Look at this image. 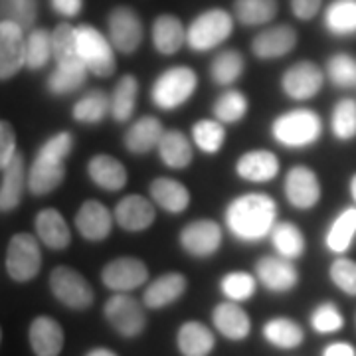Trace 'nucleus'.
Segmentation results:
<instances>
[{"instance_id": "obj_1", "label": "nucleus", "mask_w": 356, "mask_h": 356, "mask_svg": "<svg viewBox=\"0 0 356 356\" xmlns=\"http://www.w3.org/2000/svg\"><path fill=\"white\" fill-rule=\"evenodd\" d=\"M280 208L266 192H243L234 196L224 208V228L242 243H257L269 238Z\"/></svg>"}, {"instance_id": "obj_2", "label": "nucleus", "mask_w": 356, "mask_h": 356, "mask_svg": "<svg viewBox=\"0 0 356 356\" xmlns=\"http://www.w3.org/2000/svg\"><path fill=\"white\" fill-rule=\"evenodd\" d=\"M269 133L273 140L285 149H309L323 137V119L309 107H295L277 115Z\"/></svg>"}, {"instance_id": "obj_3", "label": "nucleus", "mask_w": 356, "mask_h": 356, "mask_svg": "<svg viewBox=\"0 0 356 356\" xmlns=\"http://www.w3.org/2000/svg\"><path fill=\"white\" fill-rule=\"evenodd\" d=\"M198 89V74L188 65L166 67L151 86V102L161 111H177Z\"/></svg>"}, {"instance_id": "obj_4", "label": "nucleus", "mask_w": 356, "mask_h": 356, "mask_svg": "<svg viewBox=\"0 0 356 356\" xmlns=\"http://www.w3.org/2000/svg\"><path fill=\"white\" fill-rule=\"evenodd\" d=\"M234 32V18L232 14L222 8H210L198 14L191 26L186 28V46L192 51L216 50Z\"/></svg>"}, {"instance_id": "obj_5", "label": "nucleus", "mask_w": 356, "mask_h": 356, "mask_svg": "<svg viewBox=\"0 0 356 356\" xmlns=\"http://www.w3.org/2000/svg\"><path fill=\"white\" fill-rule=\"evenodd\" d=\"M77 32V54L86 64L89 74L95 77L113 76L117 70L115 48L111 40L105 38L97 28L81 24L76 28Z\"/></svg>"}, {"instance_id": "obj_6", "label": "nucleus", "mask_w": 356, "mask_h": 356, "mask_svg": "<svg viewBox=\"0 0 356 356\" xmlns=\"http://www.w3.org/2000/svg\"><path fill=\"white\" fill-rule=\"evenodd\" d=\"M103 315L109 327L123 339H137L147 327L145 305L129 293H113L105 301Z\"/></svg>"}, {"instance_id": "obj_7", "label": "nucleus", "mask_w": 356, "mask_h": 356, "mask_svg": "<svg viewBox=\"0 0 356 356\" xmlns=\"http://www.w3.org/2000/svg\"><path fill=\"white\" fill-rule=\"evenodd\" d=\"M224 242V228L216 220L198 218L192 220L186 226H182L178 234V243L184 254L196 259H208L216 255Z\"/></svg>"}, {"instance_id": "obj_8", "label": "nucleus", "mask_w": 356, "mask_h": 356, "mask_svg": "<svg viewBox=\"0 0 356 356\" xmlns=\"http://www.w3.org/2000/svg\"><path fill=\"white\" fill-rule=\"evenodd\" d=\"M42 269L40 242L32 234H16L6 250V271L16 283L32 281Z\"/></svg>"}, {"instance_id": "obj_9", "label": "nucleus", "mask_w": 356, "mask_h": 356, "mask_svg": "<svg viewBox=\"0 0 356 356\" xmlns=\"http://www.w3.org/2000/svg\"><path fill=\"white\" fill-rule=\"evenodd\" d=\"M50 289L62 305L74 311H86L95 299L89 281L79 271L65 266L56 267L50 273Z\"/></svg>"}, {"instance_id": "obj_10", "label": "nucleus", "mask_w": 356, "mask_h": 356, "mask_svg": "<svg viewBox=\"0 0 356 356\" xmlns=\"http://www.w3.org/2000/svg\"><path fill=\"white\" fill-rule=\"evenodd\" d=\"M325 72L315 62L301 60L289 65L281 76V91L293 102L315 99L325 86Z\"/></svg>"}, {"instance_id": "obj_11", "label": "nucleus", "mask_w": 356, "mask_h": 356, "mask_svg": "<svg viewBox=\"0 0 356 356\" xmlns=\"http://www.w3.org/2000/svg\"><path fill=\"white\" fill-rule=\"evenodd\" d=\"M283 194L295 210H313L323 198V184L309 165H293L283 178Z\"/></svg>"}, {"instance_id": "obj_12", "label": "nucleus", "mask_w": 356, "mask_h": 356, "mask_svg": "<svg viewBox=\"0 0 356 356\" xmlns=\"http://www.w3.org/2000/svg\"><path fill=\"white\" fill-rule=\"evenodd\" d=\"M103 285L113 293H131L149 281V267L135 255L115 257L102 269Z\"/></svg>"}, {"instance_id": "obj_13", "label": "nucleus", "mask_w": 356, "mask_h": 356, "mask_svg": "<svg viewBox=\"0 0 356 356\" xmlns=\"http://www.w3.org/2000/svg\"><path fill=\"white\" fill-rule=\"evenodd\" d=\"M107 30L115 50L125 56H131L139 50L145 38L139 14L131 6H115L107 16Z\"/></svg>"}, {"instance_id": "obj_14", "label": "nucleus", "mask_w": 356, "mask_h": 356, "mask_svg": "<svg viewBox=\"0 0 356 356\" xmlns=\"http://www.w3.org/2000/svg\"><path fill=\"white\" fill-rule=\"evenodd\" d=\"M254 275L264 289L275 295L293 291L301 280L295 261H289L277 254L259 257L254 266Z\"/></svg>"}, {"instance_id": "obj_15", "label": "nucleus", "mask_w": 356, "mask_h": 356, "mask_svg": "<svg viewBox=\"0 0 356 356\" xmlns=\"http://www.w3.org/2000/svg\"><path fill=\"white\" fill-rule=\"evenodd\" d=\"M62 156L48 153L40 147L28 170V191L34 196H46L54 192L65 178V166Z\"/></svg>"}, {"instance_id": "obj_16", "label": "nucleus", "mask_w": 356, "mask_h": 356, "mask_svg": "<svg viewBox=\"0 0 356 356\" xmlns=\"http://www.w3.org/2000/svg\"><path fill=\"white\" fill-rule=\"evenodd\" d=\"M115 224L129 234H139L149 229L156 220V206L143 194L123 196L113 210Z\"/></svg>"}, {"instance_id": "obj_17", "label": "nucleus", "mask_w": 356, "mask_h": 356, "mask_svg": "<svg viewBox=\"0 0 356 356\" xmlns=\"http://www.w3.org/2000/svg\"><path fill=\"white\" fill-rule=\"evenodd\" d=\"M24 65V30L14 22H0V81L13 79Z\"/></svg>"}, {"instance_id": "obj_18", "label": "nucleus", "mask_w": 356, "mask_h": 356, "mask_svg": "<svg viewBox=\"0 0 356 356\" xmlns=\"http://www.w3.org/2000/svg\"><path fill=\"white\" fill-rule=\"evenodd\" d=\"M297 30L289 24H275L261 30L252 40V54L257 60H280L297 48Z\"/></svg>"}, {"instance_id": "obj_19", "label": "nucleus", "mask_w": 356, "mask_h": 356, "mask_svg": "<svg viewBox=\"0 0 356 356\" xmlns=\"http://www.w3.org/2000/svg\"><path fill=\"white\" fill-rule=\"evenodd\" d=\"M234 170L245 182L266 184L280 175V156L273 151H267V149H250V151H245L238 156Z\"/></svg>"}, {"instance_id": "obj_20", "label": "nucleus", "mask_w": 356, "mask_h": 356, "mask_svg": "<svg viewBox=\"0 0 356 356\" xmlns=\"http://www.w3.org/2000/svg\"><path fill=\"white\" fill-rule=\"evenodd\" d=\"M115 224L113 212L99 200H86L76 214V228L88 242H103L111 236Z\"/></svg>"}, {"instance_id": "obj_21", "label": "nucleus", "mask_w": 356, "mask_h": 356, "mask_svg": "<svg viewBox=\"0 0 356 356\" xmlns=\"http://www.w3.org/2000/svg\"><path fill=\"white\" fill-rule=\"evenodd\" d=\"M165 131V125L159 117L143 115L129 125L123 135V145L131 154H149L151 151H156Z\"/></svg>"}, {"instance_id": "obj_22", "label": "nucleus", "mask_w": 356, "mask_h": 356, "mask_svg": "<svg viewBox=\"0 0 356 356\" xmlns=\"http://www.w3.org/2000/svg\"><path fill=\"white\" fill-rule=\"evenodd\" d=\"M188 289V280L180 271H168L153 280L143 293V305L147 309H165L177 303Z\"/></svg>"}, {"instance_id": "obj_23", "label": "nucleus", "mask_w": 356, "mask_h": 356, "mask_svg": "<svg viewBox=\"0 0 356 356\" xmlns=\"http://www.w3.org/2000/svg\"><path fill=\"white\" fill-rule=\"evenodd\" d=\"M212 325L228 341H245L252 332V318L240 303L222 301L212 311Z\"/></svg>"}, {"instance_id": "obj_24", "label": "nucleus", "mask_w": 356, "mask_h": 356, "mask_svg": "<svg viewBox=\"0 0 356 356\" xmlns=\"http://www.w3.org/2000/svg\"><path fill=\"white\" fill-rule=\"evenodd\" d=\"M149 196L156 208H161L166 214H182L191 206V191L186 184L170 177L154 178L149 186Z\"/></svg>"}, {"instance_id": "obj_25", "label": "nucleus", "mask_w": 356, "mask_h": 356, "mask_svg": "<svg viewBox=\"0 0 356 356\" xmlns=\"http://www.w3.org/2000/svg\"><path fill=\"white\" fill-rule=\"evenodd\" d=\"M88 175L95 186L105 192H119L127 186L129 172L125 165L111 154H95L88 163Z\"/></svg>"}, {"instance_id": "obj_26", "label": "nucleus", "mask_w": 356, "mask_h": 356, "mask_svg": "<svg viewBox=\"0 0 356 356\" xmlns=\"http://www.w3.org/2000/svg\"><path fill=\"white\" fill-rule=\"evenodd\" d=\"M24 188H28L24 156L22 153H16L13 163L2 170V182H0V212L2 214H8L20 206Z\"/></svg>"}, {"instance_id": "obj_27", "label": "nucleus", "mask_w": 356, "mask_h": 356, "mask_svg": "<svg viewBox=\"0 0 356 356\" xmlns=\"http://www.w3.org/2000/svg\"><path fill=\"white\" fill-rule=\"evenodd\" d=\"M32 353L36 356H60L64 348V329L56 318L36 317L28 331Z\"/></svg>"}, {"instance_id": "obj_28", "label": "nucleus", "mask_w": 356, "mask_h": 356, "mask_svg": "<svg viewBox=\"0 0 356 356\" xmlns=\"http://www.w3.org/2000/svg\"><path fill=\"white\" fill-rule=\"evenodd\" d=\"M356 242V206H346L325 232V248L332 255H346Z\"/></svg>"}, {"instance_id": "obj_29", "label": "nucleus", "mask_w": 356, "mask_h": 356, "mask_svg": "<svg viewBox=\"0 0 356 356\" xmlns=\"http://www.w3.org/2000/svg\"><path fill=\"white\" fill-rule=\"evenodd\" d=\"M34 226H36L38 240L46 248H50L54 252H62L65 248H70V243H72V232L67 228L65 218L56 208H44V210H40Z\"/></svg>"}, {"instance_id": "obj_30", "label": "nucleus", "mask_w": 356, "mask_h": 356, "mask_svg": "<svg viewBox=\"0 0 356 356\" xmlns=\"http://www.w3.org/2000/svg\"><path fill=\"white\" fill-rule=\"evenodd\" d=\"M177 346L182 356H210L216 346V337L200 321H186L177 332Z\"/></svg>"}, {"instance_id": "obj_31", "label": "nucleus", "mask_w": 356, "mask_h": 356, "mask_svg": "<svg viewBox=\"0 0 356 356\" xmlns=\"http://www.w3.org/2000/svg\"><path fill=\"white\" fill-rule=\"evenodd\" d=\"M156 153H159V159L163 161V165L172 170H184L194 161L192 140L178 129H166L163 139L156 147Z\"/></svg>"}, {"instance_id": "obj_32", "label": "nucleus", "mask_w": 356, "mask_h": 356, "mask_svg": "<svg viewBox=\"0 0 356 356\" xmlns=\"http://www.w3.org/2000/svg\"><path fill=\"white\" fill-rule=\"evenodd\" d=\"M186 44V28L172 14H161L153 22V46L163 56H175Z\"/></svg>"}, {"instance_id": "obj_33", "label": "nucleus", "mask_w": 356, "mask_h": 356, "mask_svg": "<svg viewBox=\"0 0 356 356\" xmlns=\"http://www.w3.org/2000/svg\"><path fill=\"white\" fill-rule=\"evenodd\" d=\"M269 243L273 245V252L289 261L301 259L307 252V238L303 229L293 222H277L271 234H269Z\"/></svg>"}, {"instance_id": "obj_34", "label": "nucleus", "mask_w": 356, "mask_h": 356, "mask_svg": "<svg viewBox=\"0 0 356 356\" xmlns=\"http://www.w3.org/2000/svg\"><path fill=\"white\" fill-rule=\"evenodd\" d=\"M72 115L81 125H99L111 115V95L103 89H89L77 99Z\"/></svg>"}, {"instance_id": "obj_35", "label": "nucleus", "mask_w": 356, "mask_h": 356, "mask_svg": "<svg viewBox=\"0 0 356 356\" xmlns=\"http://www.w3.org/2000/svg\"><path fill=\"white\" fill-rule=\"evenodd\" d=\"M88 74V67H86V64L81 60L56 64L54 72L48 76L46 88L56 97L70 95V93H74V91H77V89L86 86Z\"/></svg>"}, {"instance_id": "obj_36", "label": "nucleus", "mask_w": 356, "mask_h": 356, "mask_svg": "<svg viewBox=\"0 0 356 356\" xmlns=\"http://www.w3.org/2000/svg\"><path fill=\"white\" fill-rule=\"evenodd\" d=\"M264 339L281 350H293L305 341L303 327L289 317H273L264 325Z\"/></svg>"}, {"instance_id": "obj_37", "label": "nucleus", "mask_w": 356, "mask_h": 356, "mask_svg": "<svg viewBox=\"0 0 356 356\" xmlns=\"http://www.w3.org/2000/svg\"><path fill=\"white\" fill-rule=\"evenodd\" d=\"M139 79L135 76H121L111 93V117L117 123H129L139 102Z\"/></svg>"}, {"instance_id": "obj_38", "label": "nucleus", "mask_w": 356, "mask_h": 356, "mask_svg": "<svg viewBox=\"0 0 356 356\" xmlns=\"http://www.w3.org/2000/svg\"><path fill=\"white\" fill-rule=\"evenodd\" d=\"M210 79L218 88H232L242 79L245 72V60L242 51L238 50H222L210 62Z\"/></svg>"}, {"instance_id": "obj_39", "label": "nucleus", "mask_w": 356, "mask_h": 356, "mask_svg": "<svg viewBox=\"0 0 356 356\" xmlns=\"http://www.w3.org/2000/svg\"><path fill=\"white\" fill-rule=\"evenodd\" d=\"M323 22L327 32L337 38L356 36V0H332L325 10Z\"/></svg>"}, {"instance_id": "obj_40", "label": "nucleus", "mask_w": 356, "mask_h": 356, "mask_svg": "<svg viewBox=\"0 0 356 356\" xmlns=\"http://www.w3.org/2000/svg\"><path fill=\"white\" fill-rule=\"evenodd\" d=\"M250 111V99L248 95L236 88L224 89L216 97V102L212 105V115L224 125H234L245 119V115Z\"/></svg>"}, {"instance_id": "obj_41", "label": "nucleus", "mask_w": 356, "mask_h": 356, "mask_svg": "<svg viewBox=\"0 0 356 356\" xmlns=\"http://www.w3.org/2000/svg\"><path fill=\"white\" fill-rule=\"evenodd\" d=\"M192 143L204 154H218L226 145V125L218 119H198L192 125Z\"/></svg>"}, {"instance_id": "obj_42", "label": "nucleus", "mask_w": 356, "mask_h": 356, "mask_svg": "<svg viewBox=\"0 0 356 356\" xmlns=\"http://www.w3.org/2000/svg\"><path fill=\"white\" fill-rule=\"evenodd\" d=\"M280 10L277 0H234V14L243 26H264Z\"/></svg>"}, {"instance_id": "obj_43", "label": "nucleus", "mask_w": 356, "mask_h": 356, "mask_svg": "<svg viewBox=\"0 0 356 356\" xmlns=\"http://www.w3.org/2000/svg\"><path fill=\"white\" fill-rule=\"evenodd\" d=\"M257 285H259V281L254 273L240 271V269L228 271L226 275L220 277V291L228 301H234V303L250 301L257 291Z\"/></svg>"}, {"instance_id": "obj_44", "label": "nucleus", "mask_w": 356, "mask_h": 356, "mask_svg": "<svg viewBox=\"0 0 356 356\" xmlns=\"http://www.w3.org/2000/svg\"><path fill=\"white\" fill-rule=\"evenodd\" d=\"M332 137L341 143H350L356 139V102L343 97L334 103L331 111Z\"/></svg>"}, {"instance_id": "obj_45", "label": "nucleus", "mask_w": 356, "mask_h": 356, "mask_svg": "<svg viewBox=\"0 0 356 356\" xmlns=\"http://www.w3.org/2000/svg\"><path fill=\"white\" fill-rule=\"evenodd\" d=\"M325 76L334 88L356 89V56L337 51L327 60Z\"/></svg>"}, {"instance_id": "obj_46", "label": "nucleus", "mask_w": 356, "mask_h": 356, "mask_svg": "<svg viewBox=\"0 0 356 356\" xmlns=\"http://www.w3.org/2000/svg\"><path fill=\"white\" fill-rule=\"evenodd\" d=\"M50 58H54L50 32L44 28L30 30V34L26 38V67L32 72H38L48 65Z\"/></svg>"}, {"instance_id": "obj_47", "label": "nucleus", "mask_w": 356, "mask_h": 356, "mask_svg": "<svg viewBox=\"0 0 356 356\" xmlns=\"http://www.w3.org/2000/svg\"><path fill=\"white\" fill-rule=\"evenodd\" d=\"M38 0H0V22H14L22 30H34Z\"/></svg>"}, {"instance_id": "obj_48", "label": "nucleus", "mask_w": 356, "mask_h": 356, "mask_svg": "<svg viewBox=\"0 0 356 356\" xmlns=\"http://www.w3.org/2000/svg\"><path fill=\"white\" fill-rule=\"evenodd\" d=\"M51 48H54V60H56V64L81 60L79 54H77L76 28L72 24H67V22L58 24L56 30L51 32Z\"/></svg>"}, {"instance_id": "obj_49", "label": "nucleus", "mask_w": 356, "mask_h": 356, "mask_svg": "<svg viewBox=\"0 0 356 356\" xmlns=\"http://www.w3.org/2000/svg\"><path fill=\"white\" fill-rule=\"evenodd\" d=\"M309 323H311V329L317 334H334V332L343 331L344 317L341 309L332 301H325L313 309Z\"/></svg>"}, {"instance_id": "obj_50", "label": "nucleus", "mask_w": 356, "mask_h": 356, "mask_svg": "<svg viewBox=\"0 0 356 356\" xmlns=\"http://www.w3.org/2000/svg\"><path fill=\"white\" fill-rule=\"evenodd\" d=\"M331 283L348 297H356V259L346 255H337L329 266Z\"/></svg>"}, {"instance_id": "obj_51", "label": "nucleus", "mask_w": 356, "mask_h": 356, "mask_svg": "<svg viewBox=\"0 0 356 356\" xmlns=\"http://www.w3.org/2000/svg\"><path fill=\"white\" fill-rule=\"evenodd\" d=\"M16 151V133L8 121H0V172L13 163Z\"/></svg>"}, {"instance_id": "obj_52", "label": "nucleus", "mask_w": 356, "mask_h": 356, "mask_svg": "<svg viewBox=\"0 0 356 356\" xmlns=\"http://www.w3.org/2000/svg\"><path fill=\"white\" fill-rule=\"evenodd\" d=\"M323 6V0H291V13L299 20H313Z\"/></svg>"}, {"instance_id": "obj_53", "label": "nucleus", "mask_w": 356, "mask_h": 356, "mask_svg": "<svg viewBox=\"0 0 356 356\" xmlns=\"http://www.w3.org/2000/svg\"><path fill=\"white\" fill-rule=\"evenodd\" d=\"M50 4L56 13L65 18H74L83 8V0H50Z\"/></svg>"}, {"instance_id": "obj_54", "label": "nucleus", "mask_w": 356, "mask_h": 356, "mask_svg": "<svg viewBox=\"0 0 356 356\" xmlns=\"http://www.w3.org/2000/svg\"><path fill=\"white\" fill-rule=\"evenodd\" d=\"M321 356H356V348L355 344L346 343V341H334L323 348Z\"/></svg>"}, {"instance_id": "obj_55", "label": "nucleus", "mask_w": 356, "mask_h": 356, "mask_svg": "<svg viewBox=\"0 0 356 356\" xmlns=\"http://www.w3.org/2000/svg\"><path fill=\"white\" fill-rule=\"evenodd\" d=\"M86 356H119V355L113 353V350H109V348H103V346H99V348H91Z\"/></svg>"}, {"instance_id": "obj_56", "label": "nucleus", "mask_w": 356, "mask_h": 356, "mask_svg": "<svg viewBox=\"0 0 356 356\" xmlns=\"http://www.w3.org/2000/svg\"><path fill=\"white\" fill-rule=\"evenodd\" d=\"M348 194H350V198H353V204L356 206V172L348 178Z\"/></svg>"}, {"instance_id": "obj_57", "label": "nucleus", "mask_w": 356, "mask_h": 356, "mask_svg": "<svg viewBox=\"0 0 356 356\" xmlns=\"http://www.w3.org/2000/svg\"><path fill=\"white\" fill-rule=\"evenodd\" d=\"M0 343H2V329H0Z\"/></svg>"}]
</instances>
